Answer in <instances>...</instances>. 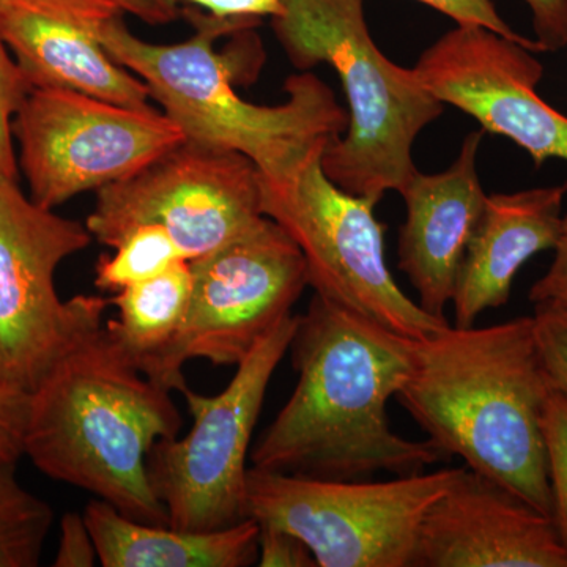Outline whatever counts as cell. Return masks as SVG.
<instances>
[{"label": "cell", "mask_w": 567, "mask_h": 567, "mask_svg": "<svg viewBox=\"0 0 567 567\" xmlns=\"http://www.w3.org/2000/svg\"><path fill=\"white\" fill-rule=\"evenodd\" d=\"M415 341L315 295L289 347L297 386L254 446L252 466L357 481L435 464L442 453L395 434L386 415L412 372Z\"/></svg>", "instance_id": "cell-1"}, {"label": "cell", "mask_w": 567, "mask_h": 567, "mask_svg": "<svg viewBox=\"0 0 567 567\" xmlns=\"http://www.w3.org/2000/svg\"><path fill=\"white\" fill-rule=\"evenodd\" d=\"M551 393L533 317H517L484 328L447 324L416 339L412 372L395 399L440 453L551 517L544 439Z\"/></svg>", "instance_id": "cell-2"}, {"label": "cell", "mask_w": 567, "mask_h": 567, "mask_svg": "<svg viewBox=\"0 0 567 567\" xmlns=\"http://www.w3.org/2000/svg\"><path fill=\"white\" fill-rule=\"evenodd\" d=\"M111 305V303H110ZM31 391L25 456L43 475L91 492L123 516L169 525L148 480V454L181 434L173 391L142 374L103 323L107 306Z\"/></svg>", "instance_id": "cell-3"}, {"label": "cell", "mask_w": 567, "mask_h": 567, "mask_svg": "<svg viewBox=\"0 0 567 567\" xmlns=\"http://www.w3.org/2000/svg\"><path fill=\"white\" fill-rule=\"evenodd\" d=\"M117 11L100 29L107 52L136 74L152 100L182 130L185 140L248 156L265 185L293 181L305 164L327 151L349 128V112L316 74L286 82L289 99L279 106L245 102L234 89V66L215 50L230 32L248 31L256 20H230L185 10L196 32L175 44H153L130 31Z\"/></svg>", "instance_id": "cell-4"}, {"label": "cell", "mask_w": 567, "mask_h": 567, "mask_svg": "<svg viewBox=\"0 0 567 567\" xmlns=\"http://www.w3.org/2000/svg\"><path fill=\"white\" fill-rule=\"evenodd\" d=\"M364 0H282L274 20L290 62L338 71L349 102V128L322 155L323 173L353 196L379 204L401 193L417 173L413 142L445 104L424 87L415 70L395 65L375 47Z\"/></svg>", "instance_id": "cell-5"}, {"label": "cell", "mask_w": 567, "mask_h": 567, "mask_svg": "<svg viewBox=\"0 0 567 567\" xmlns=\"http://www.w3.org/2000/svg\"><path fill=\"white\" fill-rule=\"evenodd\" d=\"M298 316L284 320L237 364L221 393L204 395L188 385V435L159 440L148 454V480L166 507L169 525L183 532H215L249 518L248 472L252 432L276 368L289 352Z\"/></svg>", "instance_id": "cell-6"}, {"label": "cell", "mask_w": 567, "mask_h": 567, "mask_svg": "<svg viewBox=\"0 0 567 567\" xmlns=\"http://www.w3.org/2000/svg\"><path fill=\"white\" fill-rule=\"evenodd\" d=\"M189 265L192 300L181 331L166 349L137 368L169 391L188 385L183 375L188 361L240 364L265 336L292 316L309 286L303 252L267 216Z\"/></svg>", "instance_id": "cell-7"}, {"label": "cell", "mask_w": 567, "mask_h": 567, "mask_svg": "<svg viewBox=\"0 0 567 567\" xmlns=\"http://www.w3.org/2000/svg\"><path fill=\"white\" fill-rule=\"evenodd\" d=\"M456 470L358 483L251 466L249 518L300 537L317 567H412L421 522Z\"/></svg>", "instance_id": "cell-8"}, {"label": "cell", "mask_w": 567, "mask_h": 567, "mask_svg": "<svg viewBox=\"0 0 567 567\" xmlns=\"http://www.w3.org/2000/svg\"><path fill=\"white\" fill-rule=\"evenodd\" d=\"M312 156L293 181L264 183V215L292 237L308 265L309 286L323 300L405 338L425 339L447 319L427 315L395 284L385 260L375 203L353 196Z\"/></svg>", "instance_id": "cell-9"}, {"label": "cell", "mask_w": 567, "mask_h": 567, "mask_svg": "<svg viewBox=\"0 0 567 567\" xmlns=\"http://www.w3.org/2000/svg\"><path fill=\"white\" fill-rule=\"evenodd\" d=\"M264 216V177L248 156L183 140L136 174L99 189L85 227L99 244L115 248L136 227L159 226L193 262Z\"/></svg>", "instance_id": "cell-10"}, {"label": "cell", "mask_w": 567, "mask_h": 567, "mask_svg": "<svg viewBox=\"0 0 567 567\" xmlns=\"http://www.w3.org/2000/svg\"><path fill=\"white\" fill-rule=\"evenodd\" d=\"M85 224L40 207L0 175V380L32 391L110 298L62 301L55 271L91 246Z\"/></svg>", "instance_id": "cell-11"}, {"label": "cell", "mask_w": 567, "mask_h": 567, "mask_svg": "<svg viewBox=\"0 0 567 567\" xmlns=\"http://www.w3.org/2000/svg\"><path fill=\"white\" fill-rule=\"evenodd\" d=\"M13 136L29 197L48 210L136 174L185 140L153 106L134 110L62 89H32Z\"/></svg>", "instance_id": "cell-12"}, {"label": "cell", "mask_w": 567, "mask_h": 567, "mask_svg": "<svg viewBox=\"0 0 567 567\" xmlns=\"http://www.w3.org/2000/svg\"><path fill=\"white\" fill-rule=\"evenodd\" d=\"M536 52L477 25H457L413 66L443 104L472 115L484 132L505 136L532 156L567 163V115L537 95L544 65ZM567 192V182L565 183Z\"/></svg>", "instance_id": "cell-13"}, {"label": "cell", "mask_w": 567, "mask_h": 567, "mask_svg": "<svg viewBox=\"0 0 567 567\" xmlns=\"http://www.w3.org/2000/svg\"><path fill=\"white\" fill-rule=\"evenodd\" d=\"M412 567H567V548L554 518L466 466L425 513Z\"/></svg>", "instance_id": "cell-14"}, {"label": "cell", "mask_w": 567, "mask_h": 567, "mask_svg": "<svg viewBox=\"0 0 567 567\" xmlns=\"http://www.w3.org/2000/svg\"><path fill=\"white\" fill-rule=\"evenodd\" d=\"M117 11L114 0H0V35L32 89L145 110L152 107L147 85L100 40V29Z\"/></svg>", "instance_id": "cell-15"}, {"label": "cell", "mask_w": 567, "mask_h": 567, "mask_svg": "<svg viewBox=\"0 0 567 567\" xmlns=\"http://www.w3.org/2000/svg\"><path fill=\"white\" fill-rule=\"evenodd\" d=\"M484 130L470 133L445 173L420 171L406 183V219L399 234V270L417 292L427 315L446 319L466 246L483 216L488 194L476 169Z\"/></svg>", "instance_id": "cell-16"}, {"label": "cell", "mask_w": 567, "mask_h": 567, "mask_svg": "<svg viewBox=\"0 0 567 567\" xmlns=\"http://www.w3.org/2000/svg\"><path fill=\"white\" fill-rule=\"evenodd\" d=\"M565 194V186H540L487 196L458 270L454 327H473L484 312L505 306L525 262L555 248Z\"/></svg>", "instance_id": "cell-17"}, {"label": "cell", "mask_w": 567, "mask_h": 567, "mask_svg": "<svg viewBox=\"0 0 567 567\" xmlns=\"http://www.w3.org/2000/svg\"><path fill=\"white\" fill-rule=\"evenodd\" d=\"M82 514L104 567H245L259 558L252 518L215 532H183L133 520L100 498Z\"/></svg>", "instance_id": "cell-18"}, {"label": "cell", "mask_w": 567, "mask_h": 567, "mask_svg": "<svg viewBox=\"0 0 567 567\" xmlns=\"http://www.w3.org/2000/svg\"><path fill=\"white\" fill-rule=\"evenodd\" d=\"M192 290V265L181 260L110 298L118 317L104 324L136 368L173 342L188 315Z\"/></svg>", "instance_id": "cell-19"}, {"label": "cell", "mask_w": 567, "mask_h": 567, "mask_svg": "<svg viewBox=\"0 0 567 567\" xmlns=\"http://www.w3.org/2000/svg\"><path fill=\"white\" fill-rule=\"evenodd\" d=\"M14 466L0 462V567H35L54 524V511L22 487Z\"/></svg>", "instance_id": "cell-20"}, {"label": "cell", "mask_w": 567, "mask_h": 567, "mask_svg": "<svg viewBox=\"0 0 567 567\" xmlns=\"http://www.w3.org/2000/svg\"><path fill=\"white\" fill-rule=\"evenodd\" d=\"M104 256L95 268V286L104 292H121L186 260L169 234L159 226H141Z\"/></svg>", "instance_id": "cell-21"}, {"label": "cell", "mask_w": 567, "mask_h": 567, "mask_svg": "<svg viewBox=\"0 0 567 567\" xmlns=\"http://www.w3.org/2000/svg\"><path fill=\"white\" fill-rule=\"evenodd\" d=\"M551 517L567 548V401L551 393L544 415Z\"/></svg>", "instance_id": "cell-22"}, {"label": "cell", "mask_w": 567, "mask_h": 567, "mask_svg": "<svg viewBox=\"0 0 567 567\" xmlns=\"http://www.w3.org/2000/svg\"><path fill=\"white\" fill-rule=\"evenodd\" d=\"M31 91L32 85L0 35V175L11 181H18L20 167L13 142L14 115Z\"/></svg>", "instance_id": "cell-23"}, {"label": "cell", "mask_w": 567, "mask_h": 567, "mask_svg": "<svg viewBox=\"0 0 567 567\" xmlns=\"http://www.w3.org/2000/svg\"><path fill=\"white\" fill-rule=\"evenodd\" d=\"M532 317L537 350L550 385L567 401V311L557 306L535 305Z\"/></svg>", "instance_id": "cell-24"}, {"label": "cell", "mask_w": 567, "mask_h": 567, "mask_svg": "<svg viewBox=\"0 0 567 567\" xmlns=\"http://www.w3.org/2000/svg\"><path fill=\"white\" fill-rule=\"evenodd\" d=\"M31 391L0 380V462L17 464L25 456Z\"/></svg>", "instance_id": "cell-25"}, {"label": "cell", "mask_w": 567, "mask_h": 567, "mask_svg": "<svg viewBox=\"0 0 567 567\" xmlns=\"http://www.w3.org/2000/svg\"><path fill=\"white\" fill-rule=\"evenodd\" d=\"M417 2H423L425 6H431L435 10L442 11L451 20L456 21L457 25H477V28H484L487 31L506 37V39L517 41L522 47L528 48V50L536 52V54L544 52L543 47L536 40H529L527 37L514 31L499 17L492 0H417Z\"/></svg>", "instance_id": "cell-26"}, {"label": "cell", "mask_w": 567, "mask_h": 567, "mask_svg": "<svg viewBox=\"0 0 567 567\" xmlns=\"http://www.w3.org/2000/svg\"><path fill=\"white\" fill-rule=\"evenodd\" d=\"M259 566L315 567L312 551L300 537L286 529L259 525Z\"/></svg>", "instance_id": "cell-27"}, {"label": "cell", "mask_w": 567, "mask_h": 567, "mask_svg": "<svg viewBox=\"0 0 567 567\" xmlns=\"http://www.w3.org/2000/svg\"><path fill=\"white\" fill-rule=\"evenodd\" d=\"M99 561L95 540L87 527L84 514L66 513L61 520L58 551L54 567H92Z\"/></svg>", "instance_id": "cell-28"}, {"label": "cell", "mask_w": 567, "mask_h": 567, "mask_svg": "<svg viewBox=\"0 0 567 567\" xmlns=\"http://www.w3.org/2000/svg\"><path fill=\"white\" fill-rule=\"evenodd\" d=\"M554 251L550 267L533 284L528 297L533 305H551L567 311V216L563 218L561 234Z\"/></svg>", "instance_id": "cell-29"}, {"label": "cell", "mask_w": 567, "mask_h": 567, "mask_svg": "<svg viewBox=\"0 0 567 567\" xmlns=\"http://www.w3.org/2000/svg\"><path fill=\"white\" fill-rule=\"evenodd\" d=\"M532 10L536 41L544 52L567 47V0H525Z\"/></svg>", "instance_id": "cell-30"}, {"label": "cell", "mask_w": 567, "mask_h": 567, "mask_svg": "<svg viewBox=\"0 0 567 567\" xmlns=\"http://www.w3.org/2000/svg\"><path fill=\"white\" fill-rule=\"evenodd\" d=\"M171 2L193 3L219 18L256 21H260L264 17H278L284 7L282 0H171Z\"/></svg>", "instance_id": "cell-31"}, {"label": "cell", "mask_w": 567, "mask_h": 567, "mask_svg": "<svg viewBox=\"0 0 567 567\" xmlns=\"http://www.w3.org/2000/svg\"><path fill=\"white\" fill-rule=\"evenodd\" d=\"M125 13L133 14L147 24L159 25L177 20L182 13L171 0H114Z\"/></svg>", "instance_id": "cell-32"}]
</instances>
